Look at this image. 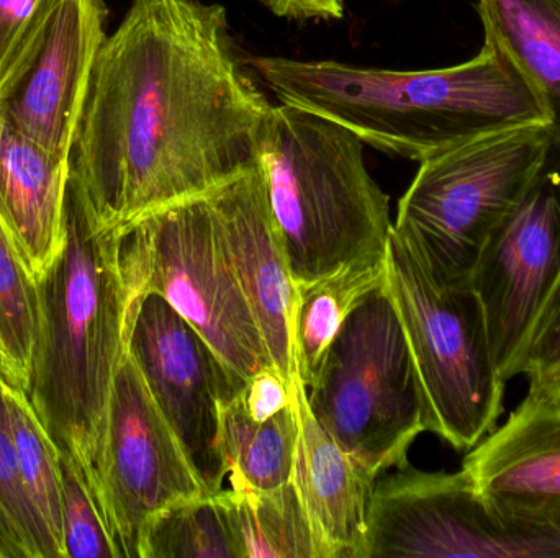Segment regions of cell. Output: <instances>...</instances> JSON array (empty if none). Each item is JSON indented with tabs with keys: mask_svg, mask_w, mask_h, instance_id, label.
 Instances as JSON below:
<instances>
[{
	"mask_svg": "<svg viewBox=\"0 0 560 558\" xmlns=\"http://www.w3.org/2000/svg\"><path fill=\"white\" fill-rule=\"evenodd\" d=\"M272 105L200 0H133L105 38L69 156V187L112 228L262 163Z\"/></svg>",
	"mask_w": 560,
	"mask_h": 558,
	"instance_id": "6da1fadb",
	"label": "cell"
},
{
	"mask_svg": "<svg viewBox=\"0 0 560 558\" xmlns=\"http://www.w3.org/2000/svg\"><path fill=\"white\" fill-rule=\"evenodd\" d=\"M252 64L283 104L338 121L364 144L417 163L495 131L548 123L528 82L490 41L463 64L423 71L280 56Z\"/></svg>",
	"mask_w": 560,
	"mask_h": 558,
	"instance_id": "7a4b0ae2",
	"label": "cell"
},
{
	"mask_svg": "<svg viewBox=\"0 0 560 558\" xmlns=\"http://www.w3.org/2000/svg\"><path fill=\"white\" fill-rule=\"evenodd\" d=\"M36 294L38 331L28 399L102 513L108 408L127 351V292L120 228L104 225L71 187L65 249L36 282Z\"/></svg>",
	"mask_w": 560,
	"mask_h": 558,
	"instance_id": "3957f363",
	"label": "cell"
},
{
	"mask_svg": "<svg viewBox=\"0 0 560 558\" xmlns=\"http://www.w3.org/2000/svg\"><path fill=\"white\" fill-rule=\"evenodd\" d=\"M262 167L295 284L385 261L390 202L365 167L358 134L280 102L269 117Z\"/></svg>",
	"mask_w": 560,
	"mask_h": 558,
	"instance_id": "277c9868",
	"label": "cell"
},
{
	"mask_svg": "<svg viewBox=\"0 0 560 558\" xmlns=\"http://www.w3.org/2000/svg\"><path fill=\"white\" fill-rule=\"evenodd\" d=\"M385 287L413 357L428 431L469 451L499 425L506 389L472 282L438 278L392 229Z\"/></svg>",
	"mask_w": 560,
	"mask_h": 558,
	"instance_id": "5b68a950",
	"label": "cell"
},
{
	"mask_svg": "<svg viewBox=\"0 0 560 558\" xmlns=\"http://www.w3.org/2000/svg\"><path fill=\"white\" fill-rule=\"evenodd\" d=\"M306 402L336 444L375 478L408 464V451L428 431L427 403L385 281L346 318Z\"/></svg>",
	"mask_w": 560,
	"mask_h": 558,
	"instance_id": "8992f818",
	"label": "cell"
},
{
	"mask_svg": "<svg viewBox=\"0 0 560 558\" xmlns=\"http://www.w3.org/2000/svg\"><path fill=\"white\" fill-rule=\"evenodd\" d=\"M120 271L127 314L144 295H158L243 379L272 366L207 193L121 228Z\"/></svg>",
	"mask_w": 560,
	"mask_h": 558,
	"instance_id": "52a82bcc",
	"label": "cell"
},
{
	"mask_svg": "<svg viewBox=\"0 0 560 558\" xmlns=\"http://www.w3.org/2000/svg\"><path fill=\"white\" fill-rule=\"evenodd\" d=\"M552 131L529 123L421 161L398 203L394 231L443 281H470L492 233L535 177Z\"/></svg>",
	"mask_w": 560,
	"mask_h": 558,
	"instance_id": "ba28073f",
	"label": "cell"
},
{
	"mask_svg": "<svg viewBox=\"0 0 560 558\" xmlns=\"http://www.w3.org/2000/svg\"><path fill=\"white\" fill-rule=\"evenodd\" d=\"M560 558V537L502 523L469 475L405 464L375 480L365 558Z\"/></svg>",
	"mask_w": 560,
	"mask_h": 558,
	"instance_id": "9c48e42d",
	"label": "cell"
},
{
	"mask_svg": "<svg viewBox=\"0 0 560 558\" xmlns=\"http://www.w3.org/2000/svg\"><path fill=\"white\" fill-rule=\"evenodd\" d=\"M127 347L160 412L183 446L207 495L219 494L229 467L220 444V406L245 392L209 343L158 295L127 314Z\"/></svg>",
	"mask_w": 560,
	"mask_h": 558,
	"instance_id": "30bf717a",
	"label": "cell"
},
{
	"mask_svg": "<svg viewBox=\"0 0 560 558\" xmlns=\"http://www.w3.org/2000/svg\"><path fill=\"white\" fill-rule=\"evenodd\" d=\"M202 495L179 439L127 347L112 390L102 462V513L121 558H138L154 514Z\"/></svg>",
	"mask_w": 560,
	"mask_h": 558,
	"instance_id": "8fae6325",
	"label": "cell"
},
{
	"mask_svg": "<svg viewBox=\"0 0 560 558\" xmlns=\"http://www.w3.org/2000/svg\"><path fill=\"white\" fill-rule=\"evenodd\" d=\"M559 271L560 133H552L528 189L492 233L470 274L486 313L493 359L506 383Z\"/></svg>",
	"mask_w": 560,
	"mask_h": 558,
	"instance_id": "7c38bea8",
	"label": "cell"
},
{
	"mask_svg": "<svg viewBox=\"0 0 560 558\" xmlns=\"http://www.w3.org/2000/svg\"><path fill=\"white\" fill-rule=\"evenodd\" d=\"M107 13L104 0H48L0 79V111L65 163L107 38Z\"/></svg>",
	"mask_w": 560,
	"mask_h": 558,
	"instance_id": "4fadbf2b",
	"label": "cell"
},
{
	"mask_svg": "<svg viewBox=\"0 0 560 558\" xmlns=\"http://www.w3.org/2000/svg\"><path fill=\"white\" fill-rule=\"evenodd\" d=\"M463 471L502 523L560 537V409L552 403L526 395L467 451Z\"/></svg>",
	"mask_w": 560,
	"mask_h": 558,
	"instance_id": "5bb4252c",
	"label": "cell"
},
{
	"mask_svg": "<svg viewBox=\"0 0 560 558\" xmlns=\"http://www.w3.org/2000/svg\"><path fill=\"white\" fill-rule=\"evenodd\" d=\"M233 271L258 321L271 364L292 383L295 282L269 202L262 163L207 192Z\"/></svg>",
	"mask_w": 560,
	"mask_h": 558,
	"instance_id": "9a60e30c",
	"label": "cell"
},
{
	"mask_svg": "<svg viewBox=\"0 0 560 558\" xmlns=\"http://www.w3.org/2000/svg\"><path fill=\"white\" fill-rule=\"evenodd\" d=\"M299 419L292 482L312 527L318 558H365L369 503L377 478L322 428L299 376L292 379Z\"/></svg>",
	"mask_w": 560,
	"mask_h": 558,
	"instance_id": "2e32d148",
	"label": "cell"
},
{
	"mask_svg": "<svg viewBox=\"0 0 560 558\" xmlns=\"http://www.w3.org/2000/svg\"><path fill=\"white\" fill-rule=\"evenodd\" d=\"M69 163L13 127L0 111V218L36 282L68 236Z\"/></svg>",
	"mask_w": 560,
	"mask_h": 558,
	"instance_id": "e0dca14e",
	"label": "cell"
},
{
	"mask_svg": "<svg viewBox=\"0 0 560 558\" xmlns=\"http://www.w3.org/2000/svg\"><path fill=\"white\" fill-rule=\"evenodd\" d=\"M486 41L528 82L555 134L560 133V0H477Z\"/></svg>",
	"mask_w": 560,
	"mask_h": 558,
	"instance_id": "ac0fdd59",
	"label": "cell"
},
{
	"mask_svg": "<svg viewBox=\"0 0 560 558\" xmlns=\"http://www.w3.org/2000/svg\"><path fill=\"white\" fill-rule=\"evenodd\" d=\"M296 439L293 400L266 422L249 415L243 393L220 406V444L233 490L268 494L292 482Z\"/></svg>",
	"mask_w": 560,
	"mask_h": 558,
	"instance_id": "d6986e66",
	"label": "cell"
},
{
	"mask_svg": "<svg viewBox=\"0 0 560 558\" xmlns=\"http://www.w3.org/2000/svg\"><path fill=\"white\" fill-rule=\"evenodd\" d=\"M384 281L385 261H382L342 269L310 284H295L290 334L296 376L305 389L315 380L352 308Z\"/></svg>",
	"mask_w": 560,
	"mask_h": 558,
	"instance_id": "ffe728a7",
	"label": "cell"
},
{
	"mask_svg": "<svg viewBox=\"0 0 560 558\" xmlns=\"http://www.w3.org/2000/svg\"><path fill=\"white\" fill-rule=\"evenodd\" d=\"M219 501L240 558H318L293 482L268 494L220 490Z\"/></svg>",
	"mask_w": 560,
	"mask_h": 558,
	"instance_id": "44dd1931",
	"label": "cell"
},
{
	"mask_svg": "<svg viewBox=\"0 0 560 558\" xmlns=\"http://www.w3.org/2000/svg\"><path fill=\"white\" fill-rule=\"evenodd\" d=\"M3 396L23 490L43 526L55 541L61 558H66L62 546L61 455L58 446L46 431L23 390L5 382Z\"/></svg>",
	"mask_w": 560,
	"mask_h": 558,
	"instance_id": "7402d4cb",
	"label": "cell"
},
{
	"mask_svg": "<svg viewBox=\"0 0 560 558\" xmlns=\"http://www.w3.org/2000/svg\"><path fill=\"white\" fill-rule=\"evenodd\" d=\"M38 331V294L0 218V376L28 395Z\"/></svg>",
	"mask_w": 560,
	"mask_h": 558,
	"instance_id": "603a6c76",
	"label": "cell"
},
{
	"mask_svg": "<svg viewBox=\"0 0 560 558\" xmlns=\"http://www.w3.org/2000/svg\"><path fill=\"white\" fill-rule=\"evenodd\" d=\"M138 558H240L213 495L180 500L151 518Z\"/></svg>",
	"mask_w": 560,
	"mask_h": 558,
	"instance_id": "cb8c5ba5",
	"label": "cell"
},
{
	"mask_svg": "<svg viewBox=\"0 0 560 558\" xmlns=\"http://www.w3.org/2000/svg\"><path fill=\"white\" fill-rule=\"evenodd\" d=\"M3 383L5 380L0 376V521L15 544L20 558H61L20 480Z\"/></svg>",
	"mask_w": 560,
	"mask_h": 558,
	"instance_id": "d4e9b609",
	"label": "cell"
},
{
	"mask_svg": "<svg viewBox=\"0 0 560 558\" xmlns=\"http://www.w3.org/2000/svg\"><path fill=\"white\" fill-rule=\"evenodd\" d=\"M525 377L535 400L551 402L560 392V271L513 360L509 380Z\"/></svg>",
	"mask_w": 560,
	"mask_h": 558,
	"instance_id": "484cf974",
	"label": "cell"
},
{
	"mask_svg": "<svg viewBox=\"0 0 560 558\" xmlns=\"http://www.w3.org/2000/svg\"><path fill=\"white\" fill-rule=\"evenodd\" d=\"M62 546L66 558H121L107 523L74 464L61 454Z\"/></svg>",
	"mask_w": 560,
	"mask_h": 558,
	"instance_id": "4316f807",
	"label": "cell"
},
{
	"mask_svg": "<svg viewBox=\"0 0 560 558\" xmlns=\"http://www.w3.org/2000/svg\"><path fill=\"white\" fill-rule=\"evenodd\" d=\"M48 0H0V79Z\"/></svg>",
	"mask_w": 560,
	"mask_h": 558,
	"instance_id": "83f0119b",
	"label": "cell"
},
{
	"mask_svg": "<svg viewBox=\"0 0 560 558\" xmlns=\"http://www.w3.org/2000/svg\"><path fill=\"white\" fill-rule=\"evenodd\" d=\"M243 400L256 422H266L292 405V383L287 382L275 366L266 367L248 380Z\"/></svg>",
	"mask_w": 560,
	"mask_h": 558,
	"instance_id": "f1b7e54d",
	"label": "cell"
},
{
	"mask_svg": "<svg viewBox=\"0 0 560 558\" xmlns=\"http://www.w3.org/2000/svg\"><path fill=\"white\" fill-rule=\"evenodd\" d=\"M275 15L293 20H339L345 16L342 0H261Z\"/></svg>",
	"mask_w": 560,
	"mask_h": 558,
	"instance_id": "f546056e",
	"label": "cell"
},
{
	"mask_svg": "<svg viewBox=\"0 0 560 558\" xmlns=\"http://www.w3.org/2000/svg\"><path fill=\"white\" fill-rule=\"evenodd\" d=\"M0 558H20L19 550H16L13 541L10 539L2 521H0Z\"/></svg>",
	"mask_w": 560,
	"mask_h": 558,
	"instance_id": "4dcf8cb0",
	"label": "cell"
},
{
	"mask_svg": "<svg viewBox=\"0 0 560 558\" xmlns=\"http://www.w3.org/2000/svg\"><path fill=\"white\" fill-rule=\"evenodd\" d=\"M549 403H552V405L556 406V408H559L560 409V392L558 393V395L555 396V399L551 400V402Z\"/></svg>",
	"mask_w": 560,
	"mask_h": 558,
	"instance_id": "1f68e13d",
	"label": "cell"
}]
</instances>
